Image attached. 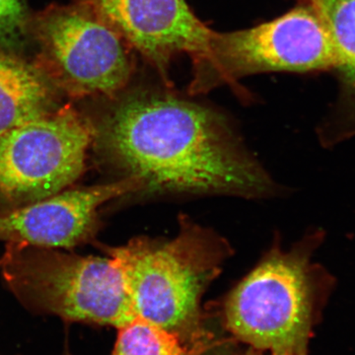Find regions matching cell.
Masks as SVG:
<instances>
[{"label": "cell", "instance_id": "cell-12", "mask_svg": "<svg viewBox=\"0 0 355 355\" xmlns=\"http://www.w3.org/2000/svg\"><path fill=\"white\" fill-rule=\"evenodd\" d=\"M118 330L112 355H202L212 347L209 342L187 343L176 334L139 317Z\"/></svg>", "mask_w": 355, "mask_h": 355}, {"label": "cell", "instance_id": "cell-4", "mask_svg": "<svg viewBox=\"0 0 355 355\" xmlns=\"http://www.w3.org/2000/svg\"><path fill=\"white\" fill-rule=\"evenodd\" d=\"M0 272L26 307L65 321L119 329L137 317L120 268L110 257L6 243Z\"/></svg>", "mask_w": 355, "mask_h": 355}, {"label": "cell", "instance_id": "cell-13", "mask_svg": "<svg viewBox=\"0 0 355 355\" xmlns=\"http://www.w3.org/2000/svg\"><path fill=\"white\" fill-rule=\"evenodd\" d=\"M25 0H0V49L11 51L28 33Z\"/></svg>", "mask_w": 355, "mask_h": 355}, {"label": "cell", "instance_id": "cell-7", "mask_svg": "<svg viewBox=\"0 0 355 355\" xmlns=\"http://www.w3.org/2000/svg\"><path fill=\"white\" fill-rule=\"evenodd\" d=\"M94 139V123L70 104L0 135L1 209L22 207L70 188L85 171Z\"/></svg>", "mask_w": 355, "mask_h": 355}, {"label": "cell", "instance_id": "cell-6", "mask_svg": "<svg viewBox=\"0 0 355 355\" xmlns=\"http://www.w3.org/2000/svg\"><path fill=\"white\" fill-rule=\"evenodd\" d=\"M191 60V94L261 72L315 71L336 69L338 64L328 30L306 3L250 29L211 30L203 50Z\"/></svg>", "mask_w": 355, "mask_h": 355}, {"label": "cell", "instance_id": "cell-14", "mask_svg": "<svg viewBox=\"0 0 355 355\" xmlns=\"http://www.w3.org/2000/svg\"><path fill=\"white\" fill-rule=\"evenodd\" d=\"M260 352L261 350L253 349V347H252V349H248L246 352H221L212 355H261Z\"/></svg>", "mask_w": 355, "mask_h": 355}, {"label": "cell", "instance_id": "cell-11", "mask_svg": "<svg viewBox=\"0 0 355 355\" xmlns=\"http://www.w3.org/2000/svg\"><path fill=\"white\" fill-rule=\"evenodd\" d=\"M328 30L336 55V70L347 95L355 99V0H304Z\"/></svg>", "mask_w": 355, "mask_h": 355}, {"label": "cell", "instance_id": "cell-15", "mask_svg": "<svg viewBox=\"0 0 355 355\" xmlns=\"http://www.w3.org/2000/svg\"><path fill=\"white\" fill-rule=\"evenodd\" d=\"M272 355H291V354H273Z\"/></svg>", "mask_w": 355, "mask_h": 355}, {"label": "cell", "instance_id": "cell-3", "mask_svg": "<svg viewBox=\"0 0 355 355\" xmlns=\"http://www.w3.org/2000/svg\"><path fill=\"white\" fill-rule=\"evenodd\" d=\"M104 248L120 268L137 317L187 343L209 342L200 300L231 254L223 238L181 216L173 239L137 237L123 246Z\"/></svg>", "mask_w": 355, "mask_h": 355}, {"label": "cell", "instance_id": "cell-5", "mask_svg": "<svg viewBox=\"0 0 355 355\" xmlns=\"http://www.w3.org/2000/svg\"><path fill=\"white\" fill-rule=\"evenodd\" d=\"M28 32L38 48L34 64L51 87L72 99H110L132 79V46L83 0L49 7L30 19Z\"/></svg>", "mask_w": 355, "mask_h": 355}, {"label": "cell", "instance_id": "cell-8", "mask_svg": "<svg viewBox=\"0 0 355 355\" xmlns=\"http://www.w3.org/2000/svg\"><path fill=\"white\" fill-rule=\"evenodd\" d=\"M135 178L67 189L38 202L0 210V241L51 249H72L94 239L99 209L110 200L141 191Z\"/></svg>", "mask_w": 355, "mask_h": 355}, {"label": "cell", "instance_id": "cell-9", "mask_svg": "<svg viewBox=\"0 0 355 355\" xmlns=\"http://www.w3.org/2000/svg\"><path fill=\"white\" fill-rule=\"evenodd\" d=\"M104 18L132 49L166 76L173 58L193 57L211 30L186 0H83Z\"/></svg>", "mask_w": 355, "mask_h": 355}, {"label": "cell", "instance_id": "cell-2", "mask_svg": "<svg viewBox=\"0 0 355 355\" xmlns=\"http://www.w3.org/2000/svg\"><path fill=\"white\" fill-rule=\"evenodd\" d=\"M323 239L307 236L289 251L275 241L224 300L222 321L236 340L273 354L308 355L334 279L311 261Z\"/></svg>", "mask_w": 355, "mask_h": 355}, {"label": "cell", "instance_id": "cell-10", "mask_svg": "<svg viewBox=\"0 0 355 355\" xmlns=\"http://www.w3.org/2000/svg\"><path fill=\"white\" fill-rule=\"evenodd\" d=\"M55 108V89L38 67L0 49V135Z\"/></svg>", "mask_w": 355, "mask_h": 355}, {"label": "cell", "instance_id": "cell-1", "mask_svg": "<svg viewBox=\"0 0 355 355\" xmlns=\"http://www.w3.org/2000/svg\"><path fill=\"white\" fill-rule=\"evenodd\" d=\"M110 99L93 146L142 191L260 198L272 190L220 114L156 87L123 89Z\"/></svg>", "mask_w": 355, "mask_h": 355}]
</instances>
